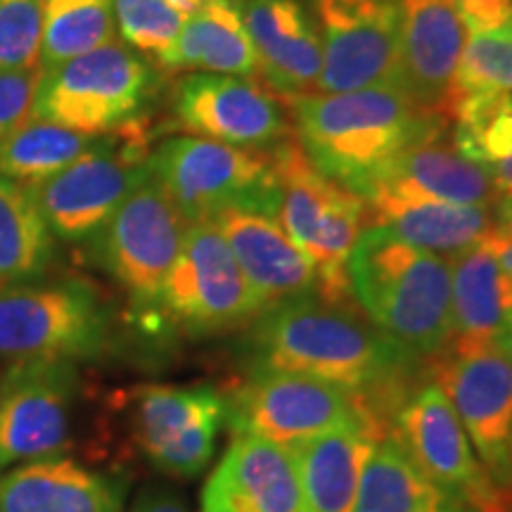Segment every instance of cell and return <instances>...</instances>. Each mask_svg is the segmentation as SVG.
Returning <instances> with one entry per match:
<instances>
[{
	"label": "cell",
	"instance_id": "cell-1",
	"mask_svg": "<svg viewBox=\"0 0 512 512\" xmlns=\"http://www.w3.org/2000/svg\"><path fill=\"white\" fill-rule=\"evenodd\" d=\"M249 370H285L318 377L361 396L394 394L413 358L358 318L349 304H332L316 292L273 304L252 320L247 335Z\"/></svg>",
	"mask_w": 512,
	"mask_h": 512
},
{
	"label": "cell",
	"instance_id": "cell-2",
	"mask_svg": "<svg viewBox=\"0 0 512 512\" xmlns=\"http://www.w3.org/2000/svg\"><path fill=\"white\" fill-rule=\"evenodd\" d=\"M297 140L318 171L361 197L396 155L441 136L444 117L422 110L401 86L311 93L287 102Z\"/></svg>",
	"mask_w": 512,
	"mask_h": 512
},
{
	"label": "cell",
	"instance_id": "cell-3",
	"mask_svg": "<svg viewBox=\"0 0 512 512\" xmlns=\"http://www.w3.org/2000/svg\"><path fill=\"white\" fill-rule=\"evenodd\" d=\"M351 297L370 323L413 358L451 342V264L370 226L349 254Z\"/></svg>",
	"mask_w": 512,
	"mask_h": 512
},
{
	"label": "cell",
	"instance_id": "cell-4",
	"mask_svg": "<svg viewBox=\"0 0 512 512\" xmlns=\"http://www.w3.org/2000/svg\"><path fill=\"white\" fill-rule=\"evenodd\" d=\"M271 155L280 188V226L316 268L320 297L347 304L349 254L366 223V202L318 171L299 140L285 138Z\"/></svg>",
	"mask_w": 512,
	"mask_h": 512
},
{
	"label": "cell",
	"instance_id": "cell-5",
	"mask_svg": "<svg viewBox=\"0 0 512 512\" xmlns=\"http://www.w3.org/2000/svg\"><path fill=\"white\" fill-rule=\"evenodd\" d=\"M110 342V309L81 278L0 287V361H83Z\"/></svg>",
	"mask_w": 512,
	"mask_h": 512
},
{
	"label": "cell",
	"instance_id": "cell-6",
	"mask_svg": "<svg viewBox=\"0 0 512 512\" xmlns=\"http://www.w3.org/2000/svg\"><path fill=\"white\" fill-rule=\"evenodd\" d=\"M147 166L188 226L211 221L226 209L266 211L273 216L280 211L273 155L259 147L176 136L150 152Z\"/></svg>",
	"mask_w": 512,
	"mask_h": 512
},
{
	"label": "cell",
	"instance_id": "cell-7",
	"mask_svg": "<svg viewBox=\"0 0 512 512\" xmlns=\"http://www.w3.org/2000/svg\"><path fill=\"white\" fill-rule=\"evenodd\" d=\"M150 131L138 117L98 140L46 181L27 185L55 240H91L150 174Z\"/></svg>",
	"mask_w": 512,
	"mask_h": 512
},
{
	"label": "cell",
	"instance_id": "cell-8",
	"mask_svg": "<svg viewBox=\"0 0 512 512\" xmlns=\"http://www.w3.org/2000/svg\"><path fill=\"white\" fill-rule=\"evenodd\" d=\"M155 83L150 62L114 38L41 72L31 117L102 136L136 119Z\"/></svg>",
	"mask_w": 512,
	"mask_h": 512
},
{
	"label": "cell",
	"instance_id": "cell-9",
	"mask_svg": "<svg viewBox=\"0 0 512 512\" xmlns=\"http://www.w3.org/2000/svg\"><path fill=\"white\" fill-rule=\"evenodd\" d=\"M188 221L152 171L88 242L95 266L124 290L131 302L157 313L164 280L181 252Z\"/></svg>",
	"mask_w": 512,
	"mask_h": 512
},
{
	"label": "cell",
	"instance_id": "cell-10",
	"mask_svg": "<svg viewBox=\"0 0 512 512\" xmlns=\"http://www.w3.org/2000/svg\"><path fill=\"white\" fill-rule=\"evenodd\" d=\"M264 311L214 221L190 223L159 294L157 316L192 335L252 323Z\"/></svg>",
	"mask_w": 512,
	"mask_h": 512
},
{
	"label": "cell",
	"instance_id": "cell-11",
	"mask_svg": "<svg viewBox=\"0 0 512 512\" xmlns=\"http://www.w3.org/2000/svg\"><path fill=\"white\" fill-rule=\"evenodd\" d=\"M226 406V425L235 437L252 434L285 448L347 425L373 408L337 384L285 370H249L247 380L226 396Z\"/></svg>",
	"mask_w": 512,
	"mask_h": 512
},
{
	"label": "cell",
	"instance_id": "cell-12",
	"mask_svg": "<svg viewBox=\"0 0 512 512\" xmlns=\"http://www.w3.org/2000/svg\"><path fill=\"white\" fill-rule=\"evenodd\" d=\"M392 434L413 463L475 512H510L512 494L498 486L463 430L439 384L415 387L396 408Z\"/></svg>",
	"mask_w": 512,
	"mask_h": 512
},
{
	"label": "cell",
	"instance_id": "cell-13",
	"mask_svg": "<svg viewBox=\"0 0 512 512\" xmlns=\"http://www.w3.org/2000/svg\"><path fill=\"white\" fill-rule=\"evenodd\" d=\"M226 413V396L207 384H145L131 392V439L159 472L195 479L214 458Z\"/></svg>",
	"mask_w": 512,
	"mask_h": 512
},
{
	"label": "cell",
	"instance_id": "cell-14",
	"mask_svg": "<svg viewBox=\"0 0 512 512\" xmlns=\"http://www.w3.org/2000/svg\"><path fill=\"white\" fill-rule=\"evenodd\" d=\"M313 8L323 43L316 93L401 86L396 0H313Z\"/></svg>",
	"mask_w": 512,
	"mask_h": 512
},
{
	"label": "cell",
	"instance_id": "cell-15",
	"mask_svg": "<svg viewBox=\"0 0 512 512\" xmlns=\"http://www.w3.org/2000/svg\"><path fill=\"white\" fill-rule=\"evenodd\" d=\"M439 387L463 422L489 477L512 489V361L496 344H453L437 366Z\"/></svg>",
	"mask_w": 512,
	"mask_h": 512
},
{
	"label": "cell",
	"instance_id": "cell-16",
	"mask_svg": "<svg viewBox=\"0 0 512 512\" xmlns=\"http://www.w3.org/2000/svg\"><path fill=\"white\" fill-rule=\"evenodd\" d=\"M72 361L12 363L0 377V472L60 456L76 399Z\"/></svg>",
	"mask_w": 512,
	"mask_h": 512
},
{
	"label": "cell",
	"instance_id": "cell-17",
	"mask_svg": "<svg viewBox=\"0 0 512 512\" xmlns=\"http://www.w3.org/2000/svg\"><path fill=\"white\" fill-rule=\"evenodd\" d=\"M174 112L190 136L238 147H268L290 138L285 107L252 76L195 72L178 81Z\"/></svg>",
	"mask_w": 512,
	"mask_h": 512
},
{
	"label": "cell",
	"instance_id": "cell-18",
	"mask_svg": "<svg viewBox=\"0 0 512 512\" xmlns=\"http://www.w3.org/2000/svg\"><path fill=\"white\" fill-rule=\"evenodd\" d=\"M401 86L422 110L448 121L467 29L453 0H396Z\"/></svg>",
	"mask_w": 512,
	"mask_h": 512
},
{
	"label": "cell",
	"instance_id": "cell-19",
	"mask_svg": "<svg viewBox=\"0 0 512 512\" xmlns=\"http://www.w3.org/2000/svg\"><path fill=\"white\" fill-rule=\"evenodd\" d=\"M202 512H306L294 453L238 434L204 484Z\"/></svg>",
	"mask_w": 512,
	"mask_h": 512
},
{
	"label": "cell",
	"instance_id": "cell-20",
	"mask_svg": "<svg viewBox=\"0 0 512 512\" xmlns=\"http://www.w3.org/2000/svg\"><path fill=\"white\" fill-rule=\"evenodd\" d=\"M256 72L280 100L316 93L323 69L318 24L302 0H240Z\"/></svg>",
	"mask_w": 512,
	"mask_h": 512
},
{
	"label": "cell",
	"instance_id": "cell-21",
	"mask_svg": "<svg viewBox=\"0 0 512 512\" xmlns=\"http://www.w3.org/2000/svg\"><path fill=\"white\" fill-rule=\"evenodd\" d=\"M211 221L226 238L264 309L318 292L316 268L285 233L278 216L266 211L226 209Z\"/></svg>",
	"mask_w": 512,
	"mask_h": 512
},
{
	"label": "cell",
	"instance_id": "cell-22",
	"mask_svg": "<svg viewBox=\"0 0 512 512\" xmlns=\"http://www.w3.org/2000/svg\"><path fill=\"white\" fill-rule=\"evenodd\" d=\"M498 192L482 166L441 136L420 140L396 155L361 192V200H439L494 207Z\"/></svg>",
	"mask_w": 512,
	"mask_h": 512
},
{
	"label": "cell",
	"instance_id": "cell-23",
	"mask_svg": "<svg viewBox=\"0 0 512 512\" xmlns=\"http://www.w3.org/2000/svg\"><path fill=\"white\" fill-rule=\"evenodd\" d=\"M387 432L373 408L347 425L290 448L299 467L306 512H354L363 465Z\"/></svg>",
	"mask_w": 512,
	"mask_h": 512
},
{
	"label": "cell",
	"instance_id": "cell-24",
	"mask_svg": "<svg viewBox=\"0 0 512 512\" xmlns=\"http://www.w3.org/2000/svg\"><path fill=\"white\" fill-rule=\"evenodd\" d=\"M124 486L72 458H41L0 472V512H121Z\"/></svg>",
	"mask_w": 512,
	"mask_h": 512
},
{
	"label": "cell",
	"instance_id": "cell-25",
	"mask_svg": "<svg viewBox=\"0 0 512 512\" xmlns=\"http://www.w3.org/2000/svg\"><path fill=\"white\" fill-rule=\"evenodd\" d=\"M448 264L453 344H496L512 325V275L482 242L453 254Z\"/></svg>",
	"mask_w": 512,
	"mask_h": 512
},
{
	"label": "cell",
	"instance_id": "cell-26",
	"mask_svg": "<svg viewBox=\"0 0 512 512\" xmlns=\"http://www.w3.org/2000/svg\"><path fill=\"white\" fill-rule=\"evenodd\" d=\"M159 64L171 72L252 76L256 55L242 19L240 0H204L183 19L176 41Z\"/></svg>",
	"mask_w": 512,
	"mask_h": 512
},
{
	"label": "cell",
	"instance_id": "cell-27",
	"mask_svg": "<svg viewBox=\"0 0 512 512\" xmlns=\"http://www.w3.org/2000/svg\"><path fill=\"white\" fill-rule=\"evenodd\" d=\"M494 207L439 200H380L366 204L373 226L432 254H460L496 228Z\"/></svg>",
	"mask_w": 512,
	"mask_h": 512
},
{
	"label": "cell",
	"instance_id": "cell-28",
	"mask_svg": "<svg viewBox=\"0 0 512 512\" xmlns=\"http://www.w3.org/2000/svg\"><path fill=\"white\" fill-rule=\"evenodd\" d=\"M354 512H475L432 482L392 432L375 441L363 465Z\"/></svg>",
	"mask_w": 512,
	"mask_h": 512
},
{
	"label": "cell",
	"instance_id": "cell-29",
	"mask_svg": "<svg viewBox=\"0 0 512 512\" xmlns=\"http://www.w3.org/2000/svg\"><path fill=\"white\" fill-rule=\"evenodd\" d=\"M453 145L482 166L498 195L512 197V93H475L453 100Z\"/></svg>",
	"mask_w": 512,
	"mask_h": 512
},
{
	"label": "cell",
	"instance_id": "cell-30",
	"mask_svg": "<svg viewBox=\"0 0 512 512\" xmlns=\"http://www.w3.org/2000/svg\"><path fill=\"white\" fill-rule=\"evenodd\" d=\"M55 238L27 185L0 176V287L48 275Z\"/></svg>",
	"mask_w": 512,
	"mask_h": 512
},
{
	"label": "cell",
	"instance_id": "cell-31",
	"mask_svg": "<svg viewBox=\"0 0 512 512\" xmlns=\"http://www.w3.org/2000/svg\"><path fill=\"white\" fill-rule=\"evenodd\" d=\"M98 136L31 117L0 145V176L22 185L50 178L91 147Z\"/></svg>",
	"mask_w": 512,
	"mask_h": 512
},
{
	"label": "cell",
	"instance_id": "cell-32",
	"mask_svg": "<svg viewBox=\"0 0 512 512\" xmlns=\"http://www.w3.org/2000/svg\"><path fill=\"white\" fill-rule=\"evenodd\" d=\"M112 0H43L41 72L114 41Z\"/></svg>",
	"mask_w": 512,
	"mask_h": 512
},
{
	"label": "cell",
	"instance_id": "cell-33",
	"mask_svg": "<svg viewBox=\"0 0 512 512\" xmlns=\"http://www.w3.org/2000/svg\"><path fill=\"white\" fill-rule=\"evenodd\" d=\"M475 93H512V19L498 29L467 36L453 100Z\"/></svg>",
	"mask_w": 512,
	"mask_h": 512
},
{
	"label": "cell",
	"instance_id": "cell-34",
	"mask_svg": "<svg viewBox=\"0 0 512 512\" xmlns=\"http://www.w3.org/2000/svg\"><path fill=\"white\" fill-rule=\"evenodd\" d=\"M121 43L159 62L183 27V17L166 0H112Z\"/></svg>",
	"mask_w": 512,
	"mask_h": 512
},
{
	"label": "cell",
	"instance_id": "cell-35",
	"mask_svg": "<svg viewBox=\"0 0 512 512\" xmlns=\"http://www.w3.org/2000/svg\"><path fill=\"white\" fill-rule=\"evenodd\" d=\"M43 0H0V69H41Z\"/></svg>",
	"mask_w": 512,
	"mask_h": 512
},
{
	"label": "cell",
	"instance_id": "cell-36",
	"mask_svg": "<svg viewBox=\"0 0 512 512\" xmlns=\"http://www.w3.org/2000/svg\"><path fill=\"white\" fill-rule=\"evenodd\" d=\"M41 69H0V145L31 119Z\"/></svg>",
	"mask_w": 512,
	"mask_h": 512
},
{
	"label": "cell",
	"instance_id": "cell-37",
	"mask_svg": "<svg viewBox=\"0 0 512 512\" xmlns=\"http://www.w3.org/2000/svg\"><path fill=\"white\" fill-rule=\"evenodd\" d=\"M467 34L503 27L512 19V0H453Z\"/></svg>",
	"mask_w": 512,
	"mask_h": 512
},
{
	"label": "cell",
	"instance_id": "cell-38",
	"mask_svg": "<svg viewBox=\"0 0 512 512\" xmlns=\"http://www.w3.org/2000/svg\"><path fill=\"white\" fill-rule=\"evenodd\" d=\"M126 512H190L176 491L166 486H145Z\"/></svg>",
	"mask_w": 512,
	"mask_h": 512
},
{
	"label": "cell",
	"instance_id": "cell-39",
	"mask_svg": "<svg viewBox=\"0 0 512 512\" xmlns=\"http://www.w3.org/2000/svg\"><path fill=\"white\" fill-rule=\"evenodd\" d=\"M482 245L489 249V252L498 259V264H501L505 271L512 275V238L510 235H505L498 228H494L489 235H486Z\"/></svg>",
	"mask_w": 512,
	"mask_h": 512
},
{
	"label": "cell",
	"instance_id": "cell-40",
	"mask_svg": "<svg viewBox=\"0 0 512 512\" xmlns=\"http://www.w3.org/2000/svg\"><path fill=\"white\" fill-rule=\"evenodd\" d=\"M494 214L496 228L512 238V197H498V202L494 204Z\"/></svg>",
	"mask_w": 512,
	"mask_h": 512
},
{
	"label": "cell",
	"instance_id": "cell-41",
	"mask_svg": "<svg viewBox=\"0 0 512 512\" xmlns=\"http://www.w3.org/2000/svg\"><path fill=\"white\" fill-rule=\"evenodd\" d=\"M166 3H169L171 8H174L178 15L185 19V17H190L197 8H200L204 0H166Z\"/></svg>",
	"mask_w": 512,
	"mask_h": 512
},
{
	"label": "cell",
	"instance_id": "cell-42",
	"mask_svg": "<svg viewBox=\"0 0 512 512\" xmlns=\"http://www.w3.org/2000/svg\"><path fill=\"white\" fill-rule=\"evenodd\" d=\"M496 347H498V349H501V351H503V354H505V356H508V358H510V361H512V325H510V328H508V330H505V332H503V335H501V337H498Z\"/></svg>",
	"mask_w": 512,
	"mask_h": 512
},
{
	"label": "cell",
	"instance_id": "cell-43",
	"mask_svg": "<svg viewBox=\"0 0 512 512\" xmlns=\"http://www.w3.org/2000/svg\"><path fill=\"white\" fill-rule=\"evenodd\" d=\"M510 512H512V510H510Z\"/></svg>",
	"mask_w": 512,
	"mask_h": 512
}]
</instances>
